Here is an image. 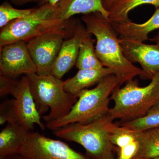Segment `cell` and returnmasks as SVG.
<instances>
[{"label":"cell","instance_id":"obj_13","mask_svg":"<svg viewBox=\"0 0 159 159\" xmlns=\"http://www.w3.org/2000/svg\"><path fill=\"white\" fill-rule=\"evenodd\" d=\"M111 23L119 38L144 42L148 39L150 32L159 29V8L148 20L142 24L133 22L130 20Z\"/></svg>","mask_w":159,"mask_h":159},{"label":"cell","instance_id":"obj_16","mask_svg":"<svg viewBox=\"0 0 159 159\" xmlns=\"http://www.w3.org/2000/svg\"><path fill=\"white\" fill-rule=\"evenodd\" d=\"M114 74L112 70L104 67L99 69L80 70L74 77L64 81V89L69 93L77 96L81 91L97 84L104 77Z\"/></svg>","mask_w":159,"mask_h":159},{"label":"cell","instance_id":"obj_24","mask_svg":"<svg viewBox=\"0 0 159 159\" xmlns=\"http://www.w3.org/2000/svg\"><path fill=\"white\" fill-rule=\"evenodd\" d=\"M61 0H39L38 2L39 6H43V5H49L56 6Z\"/></svg>","mask_w":159,"mask_h":159},{"label":"cell","instance_id":"obj_25","mask_svg":"<svg viewBox=\"0 0 159 159\" xmlns=\"http://www.w3.org/2000/svg\"><path fill=\"white\" fill-rule=\"evenodd\" d=\"M117 0H102V6L106 10L108 11Z\"/></svg>","mask_w":159,"mask_h":159},{"label":"cell","instance_id":"obj_17","mask_svg":"<svg viewBox=\"0 0 159 159\" xmlns=\"http://www.w3.org/2000/svg\"><path fill=\"white\" fill-rule=\"evenodd\" d=\"M134 132L139 144V150L134 157L152 158L159 157V127Z\"/></svg>","mask_w":159,"mask_h":159},{"label":"cell","instance_id":"obj_2","mask_svg":"<svg viewBox=\"0 0 159 159\" xmlns=\"http://www.w3.org/2000/svg\"><path fill=\"white\" fill-rule=\"evenodd\" d=\"M78 20L73 17L68 20H61L58 17L56 6L43 5L29 15L13 21L1 29L0 49L11 43L27 42L48 32L74 33Z\"/></svg>","mask_w":159,"mask_h":159},{"label":"cell","instance_id":"obj_4","mask_svg":"<svg viewBox=\"0 0 159 159\" xmlns=\"http://www.w3.org/2000/svg\"><path fill=\"white\" fill-rule=\"evenodd\" d=\"M39 113L47 123L63 118L70 112L78 99L77 96L66 92L64 81L52 74L26 75Z\"/></svg>","mask_w":159,"mask_h":159},{"label":"cell","instance_id":"obj_14","mask_svg":"<svg viewBox=\"0 0 159 159\" xmlns=\"http://www.w3.org/2000/svg\"><path fill=\"white\" fill-rule=\"evenodd\" d=\"M29 131L19 124L7 123L0 133V159L18 155Z\"/></svg>","mask_w":159,"mask_h":159},{"label":"cell","instance_id":"obj_20","mask_svg":"<svg viewBox=\"0 0 159 159\" xmlns=\"http://www.w3.org/2000/svg\"><path fill=\"white\" fill-rule=\"evenodd\" d=\"M119 125L136 132L144 131L159 127V101L143 116Z\"/></svg>","mask_w":159,"mask_h":159},{"label":"cell","instance_id":"obj_11","mask_svg":"<svg viewBox=\"0 0 159 159\" xmlns=\"http://www.w3.org/2000/svg\"><path fill=\"white\" fill-rule=\"evenodd\" d=\"M119 42L126 58L133 63H139L142 66V77L151 79L159 73V43L147 44L120 38Z\"/></svg>","mask_w":159,"mask_h":159},{"label":"cell","instance_id":"obj_28","mask_svg":"<svg viewBox=\"0 0 159 159\" xmlns=\"http://www.w3.org/2000/svg\"><path fill=\"white\" fill-rule=\"evenodd\" d=\"M150 40L156 43H159V31L157 35L153 38H152V39H151Z\"/></svg>","mask_w":159,"mask_h":159},{"label":"cell","instance_id":"obj_8","mask_svg":"<svg viewBox=\"0 0 159 159\" xmlns=\"http://www.w3.org/2000/svg\"><path fill=\"white\" fill-rule=\"evenodd\" d=\"M19 155L22 159H90L59 140L30 131Z\"/></svg>","mask_w":159,"mask_h":159},{"label":"cell","instance_id":"obj_21","mask_svg":"<svg viewBox=\"0 0 159 159\" xmlns=\"http://www.w3.org/2000/svg\"><path fill=\"white\" fill-rule=\"evenodd\" d=\"M35 9H17L9 2H4L0 6V27L2 29L15 20L25 17L32 13Z\"/></svg>","mask_w":159,"mask_h":159},{"label":"cell","instance_id":"obj_18","mask_svg":"<svg viewBox=\"0 0 159 159\" xmlns=\"http://www.w3.org/2000/svg\"><path fill=\"white\" fill-rule=\"evenodd\" d=\"M92 34L89 33L83 39L75 66L79 70L99 69L104 66L97 57Z\"/></svg>","mask_w":159,"mask_h":159},{"label":"cell","instance_id":"obj_29","mask_svg":"<svg viewBox=\"0 0 159 159\" xmlns=\"http://www.w3.org/2000/svg\"><path fill=\"white\" fill-rule=\"evenodd\" d=\"M133 159H159V157L152 158H143L134 157Z\"/></svg>","mask_w":159,"mask_h":159},{"label":"cell","instance_id":"obj_9","mask_svg":"<svg viewBox=\"0 0 159 159\" xmlns=\"http://www.w3.org/2000/svg\"><path fill=\"white\" fill-rule=\"evenodd\" d=\"M74 33L64 31L48 32L26 42L29 53L36 66V74L41 76L51 74L65 39L72 37Z\"/></svg>","mask_w":159,"mask_h":159},{"label":"cell","instance_id":"obj_23","mask_svg":"<svg viewBox=\"0 0 159 159\" xmlns=\"http://www.w3.org/2000/svg\"><path fill=\"white\" fill-rule=\"evenodd\" d=\"M15 79L0 75V96L4 97L10 95L11 89L14 85Z\"/></svg>","mask_w":159,"mask_h":159},{"label":"cell","instance_id":"obj_26","mask_svg":"<svg viewBox=\"0 0 159 159\" xmlns=\"http://www.w3.org/2000/svg\"><path fill=\"white\" fill-rule=\"evenodd\" d=\"M15 5H22L32 2H38L39 0H11Z\"/></svg>","mask_w":159,"mask_h":159},{"label":"cell","instance_id":"obj_12","mask_svg":"<svg viewBox=\"0 0 159 159\" xmlns=\"http://www.w3.org/2000/svg\"><path fill=\"white\" fill-rule=\"evenodd\" d=\"M89 33L85 25L78 20L73 36L63 43L52 68V75L61 79L75 66L82 40Z\"/></svg>","mask_w":159,"mask_h":159},{"label":"cell","instance_id":"obj_19","mask_svg":"<svg viewBox=\"0 0 159 159\" xmlns=\"http://www.w3.org/2000/svg\"><path fill=\"white\" fill-rule=\"evenodd\" d=\"M145 4L159 8V0H117L109 9L108 20L111 22H121L129 20L128 14L138 6Z\"/></svg>","mask_w":159,"mask_h":159},{"label":"cell","instance_id":"obj_5","mask_svg":"<svg viewBox=\"0 0 159 159\" xmlns=\"http://www.w3.org/2000/svg\"><path fill=\"white\" fill-rule=\"evenodd\" d=\"M111 99L114 106L108 115L113 120L120 119L125 122L143 116L159 101V73L146 86H139L138 81L134 79L122 88L118 87Z\"/></svg>","mask_w":159,"mask_h":159},{"label":"cell","instance_id":"obj_10","mask_svg":"<svg viewBox=\"0 0 159 159\" xmlns=\"http://www.w3.org/2000/svg\"><path fill=\"white\" fill-rule=\"evenodd\" d=\"M36 72L25 42L11 43L0 49V75L15 79Z\"/></svg>","mask_w":159,"mask_h":159},{"label":"cell","instance_id":"obj_27","mask_svg":"<svg viewBox=\"0 0 159 159\" xmlns=\"http://www.w3.org/2000/svg\"><path fill=\"white\" fill-rule=\"evenodd\" d=\"M0 159H22L21 157L19 155H15L11 156L6 157Z\"/></svg>","mask_w":159,"mask_h":159},{"label":"cell","instance_id":"obj_6","mask_svg":"<svg viewBox=\"0 0 159 159\" xmlns=\"http://www.w3.org/2000/svg\"><path fill=\"white\" fill-rule=\"evenodd\" d=\"M113 120L108 114L87 124H68L53 133L57 138L81 145L92 159H115L110 130Z\"/></svg>","mask_w":159,"mask_h":159},{"label":"cell","instance_id":"obj_15","mask_svg":"<svg viewBox=\"0 0 159 159\" xmlns=\"http://www.w3.org/2000/svg\"><path fill=\"white\" fill-rule=\"evenodd\" d=\"M58 17L68 20L75 15L99 12L108 19L109 13L102 6V0H61L56 5Z\"/></svg>","mask_w":159,"mask_h":159},{"label":"cell","instance_id":"obj_3","mask_svg":"<svg viewBox=\"0 0 159 159\" xmlns=\"http://www.w3.org/2000/svg\"><path fill=\"white\" fill-rule=\"evenodd\" d=\"M119 87L116 76L110 74L102 78L94 88L83 90L71 111L63 118L46 123V127L51 131L71 123L87 124L107 116L111 97Z\"/></svg>","mask_w":159,"mask_h":159},{"label":"cell","instance_id":"obj_1","mask_svg":"<svg viewBox=\"0 0 159 159\" xmlns=\"http://www.w3.org/2000/svg\"><path fill=\"white\" fill-rule=\"evenodd\" d=\"M81 20L89 33L96 37L97 57L104 67L113 70L119 87L137 76H142V69L130 62L123 54L118 34L108 19L100 12H94L83 15Z\"/></svg>","mask_w":159,"mask_h":159},{"label":"cell","instance_id":"obj_7","mask_svg":"<svg viewBox=\"0 0 159 159\" xmlns=\"http://www.w3.org/2000/svg\"><path fill=\"white\" fill-rule=\"evenodd\" d=\"M10 95L13 99L1 103L0 105V125L7 123H16L29 131H32L35 125L42 130L46 125L42 122L30 89L28 76L24 75L16 79Z\"/></svg>","mask_w":159,"mask_h":159},{"label":"cell","instance_id":"obj_22","mask_svg":"<svg viewBox=\"0 0 159 159\" xmlns=\"http://www.w3.org/2000/svg\"><path fill=\"white\" fill-rule=\"evenodd\" d=\"M139 148L137 140L123 148H119L118 159H133L136 155Z\"/></svg>","mask_w":159,"mask_h":159}]
</instances>
